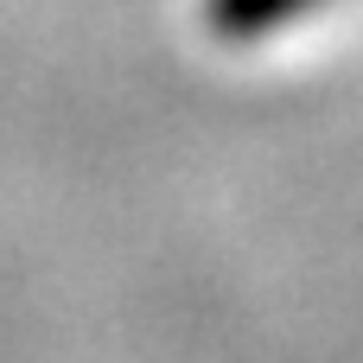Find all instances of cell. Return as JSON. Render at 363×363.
<instances>
[{"instance_id": "1", "label": "cell", "mask_w": 363, "mask_h": 363, "mask_svg": "<svg viewBox=\"0 0 363 363\" xmlns=\"http://www.w3.org/2000/svg\"><path fill=\"white\" fill-rule=\"evenodd\" d=\"M306 6H319V0H204V19H211L217 38L249 45V38H268V32L294 26Z\"/></svg>"}]
</instances>
